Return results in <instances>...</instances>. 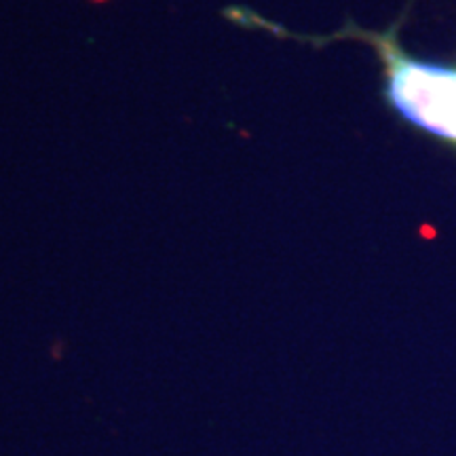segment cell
<instances>
[{"instance_id": "6da1fadb", "label": "cell", "mask_w": 456, "mask_h": 456, "mask_svg": "<svg viewBox=\"0 0 456 456\" xmlns=\"http://www.w3.org/2000/svg\"><path fill=\"white\" fill-rule=\"evenodd\" d=\"M368 41L385 70V100L416 127L456 144V68L414 60L393 34L351 32Z\"/></svg>"}]
</instances>
